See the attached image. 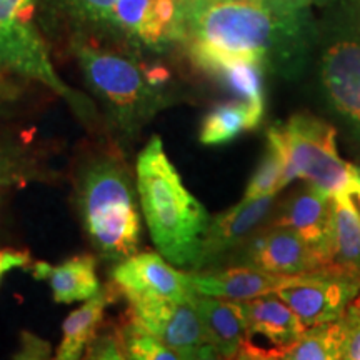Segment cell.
I'll return each mask as SVG.
<instances>
[{
	"mask_svg": "<svg viewBox=\"0 0 360 360\" xmlns=\"http://www.w3.org/2000/svg\"><path fill=\"white\" fill-rule=\"evenodd\" d=\"M192 64L212 74L225 62L252 60L292 77L309 51L307 8L264 0H192L186 11Z\"/></svg>",
	"mask_w": 360,
	"mask_h": 360,
	"instance_id": "cell-1",
	"label": "cell"
},
{
	"mask_svg": "<svg viewBox=\"0 0 360 360\" xmlns=\"http://www.w3.org/2000/svg\"><path fill=\"white\" fill-rule=\"evenodd\" d=\"M135 182L143 219L159 254L175 267L195 272L210 215L186 187L159 135L139 154Z\"/></svg>",
	"mask_w": 360,
	"mask_h": 360,
	"instance_id": "cell-2",
	"label": "cell"
},
{
	"mask_svg": "<svg viewBox=\"0 0 360 360\" xmlns=\"http://www.w3.org/2000/svg\"><path fill=\"white\" fill-rule=\"evenodd\" d=\"M137 197L130 169L112 152L92 155L79 170V217L90 244L109 262H122L139 252L142 225Z\"/></svg>",
	"mask_w": 360,
	"mask_h": 360,
	"instance_id": "cell-3",
	"label": "cell"
},
{
	"mask_svg": "<svg viewBox=\"0 0 360 360\" xmlns=\"http://www.w3.org/2000/svg\"><path fill=\"white\" fill-rule=\"evenodd\" d=\"M74 53L89 89L117 130L134 135L170 103L169 72L137 58L75 40Z\"/></svg>",
	"mask_w": 360,
	"mask_h": 360,
	"instance_id": "cell-4",
	"label": "cell"
},
{
	"mask_svg": "<svg viewBox=\"0 0 360 360\" xmlns=\"http://www.w3.org/2000/svg\"><path fill=\"white\" fill-rule=\"evenodd\" d=\"M267 142L285 160V184L302 179L332 199L360 200V167L339 155L337 134L330 124L310 114H295L269 129Z\"/></svg>",
	"mask_w": 360,
	"mask_h": 360,
	"instance_id": "cell-5",
	"label": "cell"
},
{
	"mask_svg": "<svg viewBox=\"0 0 360 360\" xmlns=\"http://www.w3.org/2000/svg\"><path fill=\"white\" fill-rule=\"evenodd\" d=\"M0 72L42 84L80 117L92 114L87 101L62 80L52 64L37 25V0H0Z\"/></svg>",
	"mask_w": 360,
	"mask_h": 360,
	"instance_id": "cell-6",
	"label": "cell"
},
{
	"mask_svg": "<svg viewBox=\"0 0 360 360\" xmlns=\"http://www.w3.org/2000/svg\"><path fill=\"white\" fill-rule=\"evenodd\" d=\"M359 294L360 277L337 265L290 277L277 290L305 328L340 321Z\"/></svg>",
	"mask_w": 360,
	"mask_h": 360,
	"instance_id": "cell-7",
	"label": "cell"
},
{
	"mask_svg": "<svg viewBox=\"0 0 360 360\" xmlns=\"http://www.w3.org/2000/svg\"><path fill=\"white\" fill-rule=\"evenodd\" d=\"M197 299V297H195ZM195 299L172 300L164 297H127V315L148 334L172 347L184 360H192L207 337Z\"/></svg>",
	"mask_w": 360,
	"mask_h": 360,
	"instance_id": "cell-8",
	"label": "cell"
},
{
	"mask_svg": "<svg viewBox=\"0 0 360 360\" xmlns=\"http://www.w3.org/2000/svg\"><path fill=\"white\" fill-rule=\"evenodd\" d=\"M186 0H117L107 25L152 51L186 44Z\"/></svg>",
	"mask_w": 360,
	"mask_h": 360,
	"instance_id": "cell-9",
	"label": "cell"
},
{
	"mask_svg": "<svg viewBox=\"0 0 360 360\" xmlns=\"http://www.w3.org/2000/svg\"><path fill=\"white\" fill-rule=\"evenodd\" d=\"M321 80L335 114L360 142V34H344L327 45Z\"/></svg>",
	"mask_w": 360,
	"mask_h": 360,
	"instance_id": "cell-10",
	"label": "cell"
},
{
	"mask_svg": "<svg viewBox=\"0 0 360 360\" xmlns=\"http://www.w3.org/2000/svg\"><path fill=\"white\" fill-rule=\"evenodd\" d=\"M112 287L127 297H164L191 300L197 294L188 281V272H180L159 252H137L117 262L110 272Z\"/></svg>",
	"mask_w": 360,
	"mask_h": 360,
	"instance_id": "cell-11",
	"label": "cell"
},
{
	"mask_svg": "<svg viewBox=\"0 0 360 360\" xmlns=\"http://www.w3.org/2000/svg\"><path fill=\"white\" fill-rule=\"evenodd\" d=\"M242 265H250L277 276L294 277L330 264L299 233L272 224L267 231L255 236L250 242Z\"/></svg>",
	"mask_w": 360,
	"mask_h": 360,
	"instance_id": "cell-12",
	"label": "cell"
},
{
	"mask_svg": "<svg viewBox=\"0 0 360 360\" xmlns=\"http://www.w3.org/2000/svg\"><path fill=\"white\" fill-rule=\"evenodd\" d=\"M274 197L267 195L255 200L242 199L231 209L224 210L215 217H210L207 227L202 252L197 270H204L236 250L244 242L249 240L257 229L269 217L274 205ZM195 270V272H197Z\"/></svg>",
	"mask_w": 360,
	"mask_h": 360,
	"instance_id": "cell-13",
	"label": "cell"
},
{
	"mask_svg": "<svg viewBox=\"0 0 360 360\" xmlns=\"http://www.w3.org/2000/svg\"><path fill=\"white\" fill-rule=\"evenodd\" d=\"M334 209L335 200L330 195L310 184H305V187L292 193L281 207L274 225H282L299 233L330 264L328 244H330Z\"/></svg>",
	"mask_w": 360,
	"mask_h": 360,
	"instance_id": "cell-14",
	"label": "cell"
},
{
	"mask_svg": "<svg viewBox=\"0 0 360 360\" xmlns=\"http://www.w3.org/2000/svg\"><path fill=\"white\" fill-rule=\"evenodd\" d=\"M188 281L197 295L245 302L257 297L277 294V290L282 289L290 281V277L265 272L250 265H238V267L210 270V272L204 270L188 272Z\"/></svg>",
	"mask_w": 360,
	"mask_h": 360,
	"instance_id": "cell-15",
	"label": "cell"
},
{
	"mask_svg": "<svg viewBox=\"0 0 360 360\" xmlns=\"http://www.w3.org/2000/svg\"><path fill=\"white\" fill-rule=\"evenodd\" d=\"M29 272L37 281L47 282L57 304L85 302L101 290L97 259L89 254L74 255L62 264H30Z\"/></svg>",
	"mask_w": 360,
	"mask_h": 360,
	"instance_id": "cell-16",
	"label": "cell"
},
{
	"mask_svg": "<svg viewBox=\"0 0 360 360\" xmlns=\"http://www.w3.org/2000/svg\"><path fill=\"white\" fill-rule=\"evenodd\" d=\"M195 304L207 342H210L227 357L236 359L244 342L250 339L242 302L220 297L197 295Z\"/></svg>",
	"mask_w": 360,
	"mask_h": 360,
	"instance_id": "cell-17",
	"label": "cell"
},
{
	"mask_svg": "<svg viewBox=\"0 0 360 360\" xmlns=\"http://www.w3.org/2000/svg\"><path fill=\"white\" fill-rule=\"evenodd\" d=\"M249 337L264 335L276 349H285L299 340L305 327L294 310L277 294H270L242 302Z\"/></svg>",
	"mask_w": 360,
	"mask_h": 360,
	"instance_id": "cell-18",
	"label": "cell"
},
{
	"mask_svg": "<svg viewBox=\"0 0 360 360\" xmlns=\"http://www.w3.org/2000/svg\"><path fill=\"white\" fill-rule=\"evenodd\" d=\"M115 295L119 294L114 287H105L67 315L62 323V340L53 360H84L90 342L101 330L105 309L114 302Z\"/></svg>",
	"mask_w": 360,
	"mask_h": 360,
	"instance_id": "cell-19",
	"label": "cell"
},
{
	"mask_svg": "<svg viewBox=\"0 0 360 360\" xmlns=\"http://www.w3.org/2000/svg\"><path fill=\"white\" fill-rule=\"evenodd\" d=\"M265 112H260L244 101H231L215 105L204 117L199 141L204 146H222L238 137L242 132L259 127Z\"/></svg>",
	"mask_w": 360,
	"mask_h": 360,
	"instance_id": "cell-20",
	"label": "cell"
},
{
	"mask_svg": "<svg viewBox=\"0 0 360 360\" xmlns=\"http://www.w3.org/2000/svg\"><path fill=\"white\" fill-rule=\"evenodd\" d=\"M328 260L360 277V209L354 197L335 200Z\"/></svg>",
	"mask_w": 360,
	"mask_h": 360,
	"instance_id": "cell-21",
	"label": "cell"
},
{
	"mask_svg": "<svg viewBox=\"0 0 360 360\" xmlns=\"http://www.w3.org/2000/svg\"><path fill=\"white\" fill-rule=\"evenodd\" d=\"M264 72L265 69L257 62L231 60L217 67L210 75L220 80L238 101H244L257 110L265 112Z\"/></svg>",
	"mask_w": 360,
	"mask_h": 360,
	"instance_id": "cell-22",
	"label": "cell"
},
{
	"mask_svg": "<svg viewBox=\"0 0 360 360\" xmlns=\"http://www.w3.org/2000/svg\"><path fill=\"white\" fill-rule=\"evenodd\" d=\"M340 322L305 328L289 347L281 349L282 360H342Z\"/></svg>",
	"mask_w": 360,
	"mask_h": 360,
	"instance_id": "cell-23",
	"label": "cell"
},
{
	"mask_svg": "<svg viewBox=\"0 0 360 360\" xmlns=\"http://www.w3.org/2000/svg\"><path fill=\"white\" fill-rule=\"evenodd\" d=\"M47 177L32 152L19 143L0 139V192L12 187H25Z\"/></svg>",
	"mask_w": 360,
	"mask_h": 360,
	"instance_id": "cell-24",
	"label": "cell"
},
{
	"mask_svg": "<svg viewBox=\"0 0 360 360\" xmlns=\"http://www.w3.org/2000/svg\"><path fill=\"white\" fill-rule=\"evenodd\" d=\"M285 187V160H283L281 150L267 142V150H265L259 167L252 174L242 199L255 200L260 197L276 195Z\"/></svg>",
	"mask_w": 360,
	"mask_h": 360,
	"instance_id": "cell-25",
	"label": "cell"
},
{
	"mask_svg": "<svg viewBox=\"0 0 360 360\" xmlns=\"http://www.w3.org/2000/svg\"><path fill=\"white\" fill-rule=\"evenodd\" d=\"M119 332L129 360H184L182 355L165 342L148 334L129 317L119 326Z\"/></svg>",
	"mask_w": 360,
	"mask_h": 360,
	"instance_id": "cell-26",
	"label": "cell"
},
{
	"mask_svg": "<svg viewBox=\"0 0 360 360\" xmlns=\"http://www.w3.org/2000/svg\"><path fill=\"white\" fill-rule=\"evenodd\" d=\"M342 360H360V294L340 319Z\"/></svg>",
	"mask_w": 360,
	"mask_h": 360,
	"instance_id": "cell-27",
	"label": "cell"
},
{
	"mask_svg": "<svg viewBox=\"0 0 360 360\" xmlns=\"http://www.w3.org/2000/svg\"><path fill=\"white\" fill-rule=\"evenodd\" d=\"M84 360H129L125 354L119 327L109 330H98L90 342Z\"/></svg>",
	"mask_w": 360,
	"mask_h": 360,
	"instance_id": "cell-28",
	"label": "cell"
},
{
	"mask_svg": "<svg viewBox=\"0 0 360 360\" xmlns=\"http://www.w3.org/2000/svg\"><path fill=\"white\" fill-rule=\"evenodd\" d=\"M58 4L75 19L101 25L109 22L117 0H58Z\"/></svg>",
	"mask_w": 360,
	"mask_h": 360,
	"instance_id": "cell-29",
	"label": "cell"
},
{
	"mask_svg": "<svg viewBox=\"0 0 360 360\" xmlns=\"http://www.w3.org/2000/svg\"><path fill=\"white\" fill-rule=\"evenodd\" d=\"M12 360H53V350L51 342L24 330L20 334V344Z\"/></svg>",
	"mask_w": 360,
	"mask_h": 360,
	"instance_id": "cell-30",
	"label": "cell"
},
{
	"mask_svg": "<svg viewBox=\"0 0 360 360\" xmlns=\"http://www.w3.org/2000/svg\"><path fill=\"white\" fill-rule=\"evenodd\" d=\"M30 264H32V257L29 250L12 249V247L0 249V282L8 272L15 269H29Z\"/></svg>",
	"mask_w": 360,
	"mask_h": 360,
	"instance_id": "cell-31",
	"label": "cell"
},
{
	"mask_svg": "<svg viewBox=\"0 0 360 360\" xmlns=\"http://www.w3.org/2000/svg\"><path fill=\"white\" fill-rule=\"evenodd\" d=\"M233 360H282L281 349H262L252 344L250 339L244 342Z\"/></svg>",
	"mask_w": 360,
	"mask_h": 360,
	"instance_id": "cell-32",
	"label": "cell"
},
{
	"mask_svg": "<svg viewBox=\"0 0 360 360\" xmlns=\"http://www.w3.org/2000/svg\"><path fill=\"white\" fill-rule=\"evenodd\" d=\"M20 94L22 89L17 85V82H13L12 75L0 72V109L15 102L20 97Z\"/></svg>",
	"mask_w": 360,
	"mask_h": 360,
	"instance_id": "cell-33",
	"label": "cell"
},
{
	"mask_svg": "<svg viewBox=\"0 0 360 360\" xmlns=\"http://www.w3.org/2000/svg\"><path fill=\"white\" fill-rule=\"evenodd\" d=\"M192 360H233V359L224 355L220 350L215 349L210 342H205V344L200 345Z\"/></svg>",
	"mask_w": 360,
	"mask_h": 360,
	"instance_id": "cell-34",
	"label": "cell"
},
{
	"mask_svg": "<svg viewBox=\"0 0 360 360\" xmlns=\"http://www.w3.org/2000/svg\"><path fill=\"white\" fill-rule=\"evenodd\" d=\"M264 2H272V4H278V6H287V7H295V8H307L310 0H264Z\"/></svg>",
	"mask_w": 360,
	"mask_h": 360,
	"instance_id": "cell-35",
	"label": "cell"
},
{
	"mask_svg": "<svg viewBox=\"0 0 360 360\" xmlns=\"http://www.w3.org/2000/svg\"><path fill=\"white\" fill-rule=\"evenodd\" d=\"M0 202H2V192H0Z\"/></svg>",
	"mask_w": 360,
	"mask_h": 360,
	"instance_id": "cell-36",
	"label": "cell"
},
{
	"mask_svg": "<svg viewBox=\"0 0 360 360\" xmlns=\"http://www.w3.org/2000/svg\"><path fill=\"white\" fill-rule=\"evenodd\" d=\"M186 2H192V0H186Z\"/></svg>",
	"mask_w": 360,
	"mask_h": 360,
	"instance_id": "cell-37",
	"label": "cell"
}]
</instances>
